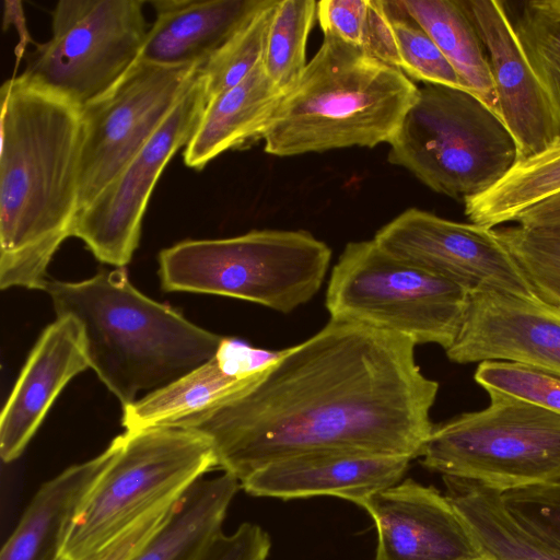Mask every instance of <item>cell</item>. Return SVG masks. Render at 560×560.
Returning a JSON list of instances; mask_svg holds the SVG:
<instances>
[{
	"mask_svg": "<svg viewBox=\"0 0 560 560\" xmlns=\"http://www.w3.org/2000/svg\"><path fill=\"white\" fill-rule=\"evenodd\" d=\"M410 458L347 451L304 453L254 471L241 487L248 494L283 500L332 495L359 506L400 481Z\"/></svg>",
	"mask_w": 560,
	"mask_h": 560,
	"instance_id": "obj_17",
	"label": "cell"
},
{
	"mask_svg": "<svg viewBox=\"0 0 560 560\" xmlns=\"http://www.w3.org/2000/svg\"><path fill=\"white\" fill-rule=\"evenodd\" d=\"M315 0H278L269 26L264 69L272 83L288 92L303 73L306 43L316 16Z\"/></svg>",
	"mask_w": 560,
	"mask_h": 560,
	"instance_id": "obj_27",
	"label": "cell"
},
{
	"mask_svg": "<svg viewBox=\"0 0 560 560\" xmlns=\"http://www.w3.org/2000/svg\"><path fill=\"white\" fill-rule=\"evenodd\" d=\"M57 316L81 325L90 368L122 408L212 359L222 336L203 329L139 290L118 268L90 279H48Z\"/></svg>",
	"mask_w": 560,
	"mask_h": 560,
	"instance_id": "obj_3",
	"label": "cell"
},
{
	"mask_svg": "<svg viewBox=\"0 0 560 560\" xmlns=\"http://www.w3.org/2000/svg\"><path fill=\"white\" fill-rule=\"evenodd\" d=\"M419 88L402 71L331 35L283 94L260 140L267 153L294 156L388 143Z\"/></svg>",
	"mask_w": 560,
	"mask_h": 560,
	"instance_id": "obj_4",
	"label": "cell"
},
{
	"mask_svg": "<svg viewBox=\"0 0 560 560\" xmlns=\"http://www.w3.org/2000/svg\"><path fill=\"white\" fill-rule=\"evenodd\" d=\"M445 494L490 560H560V551L522 526L504 506L501 492L478 482L444 477Z\"/></svg>",
	"mask_w": 560,
	"mask_h": 560,
	"instance_id": "obj_24",
	"label": "cell"
},
{
	"mask_svg": "<svg viewBox=\"0 0 560 560\" xmlns=\"http://www.w3.org/2000/svg\"><path fill=\"white\" fill-rule=\"evenodd\" d=\"M501 499L522 526L560 551V482L510 490Z\"/></svg>",
	"mask_w": 560,
	"mask_h": 560,
	"instance_id": "obj_33",
	"label": "cell"
},
{
	"mask_svg": "<svg viewBox=\"0 0 560 560\" xmlns=\"http://www.w3.org/2000/svg\"><path fill=\"white\" fill-rule=\"evenodd\" d=\"M266 0H151L155 13L140 58L164 66H203Z\"/></svg>",
	"mask_w": 560,
	"mask_h": 560,
	"instance_id": "obj_19",
	"label": "cell"
},
{
	"mask_svg": "<svg viewBox=\"0 0 560 560\" xmlns=\"http://www.w3.org/2000/svg\"><path fill=\"white\" fill-rule=\"evenodd\" d=\"M514 222L528 229H560V192L530 207Z\"/></svg>",
	"mask_w": 560,
	"mask_h": 560,
	"instance_id": "obj_38",
	"label": "cell"
},
{
	"mask_svg": "<svg viewBox=\"0 0 560 560\" xmlns=\"http://www.w3.org/2000/svg\"><path fill=\"white\" fill-rule=\"evenodd\" d=\"M535 292L560 306V229L495 230Z\"/></svg>",
	"mask_w": 560,
	"mask_h": 560,
	"instance_id": "obj_30",
	"label": "cell"
},
{
	"mask_svg": "<svg viewBox=\"0 0 560 560\" xmlns=\"http://www.w3.org/2000/svg\"><path fill=\"white\" fill-rule=\"evenodd\" d=\"M277 2L278 0H266L200 68L206 103L242 82L262 62Z\"/></svg>",
	"mask_w": 560,
	"mask_h": 560,
	"instance_id": "obj_29",
	"label": "cell"
},
{
	"mask_svg": "<svg viewBox=\"0 0 560 560\" xmlns=\"http://www.w3.org/2000/svg\"><path fill=\"white\" fill-rule=\"evenodd\" d=\"M445 352L456 363L504 361L560 377V306L538 294L474 290Z\"/></svg>",
	"mask_w": 560,
	"mask_h": 560,
	"instance_id": "obj_14",
	"label": "cell"
},
{
	"mask_svg": "<svg viewBox=\"0 0 560 560\" xmlns=\"http://www.w3.org/2000/svg\"><path fill=\"white\" fill-rule=\"evenodd\" d=\"M490 404L433 425L421 464L501 493L560 482V416L487 392Z\"/></svg>",
	"mask_w": 560,
	"mask_h": 560,
	"instance_id": "obj_9",
	"label": "cell"
},
{
	"mask_svg": "<svg viewBox=\"0 0 560 560\" xmlns=\"http://www.w3.org/2000/svg\"><path fill=\"white\" fill-rule=\"evenodd\" d=\"M476 560H490V559H488V558H486V557H481V558L476 559Z\"/></svg>",
	"mask_w": 560,
	"mask_h": 560,
	"instance_id": "obj_39",
	"label": "cell"
},
{
	"mask_svg": "<svg viewBox=\"0 0 560 560\" xmlns=\"http://www.w3.org/2000/svg\"><path fill=\"white\" fill-rule=\"evenodd\" d=\"M388 144L389 163L462 201L492 188L517 162L500 116L474 94L439 84L419 89Z\"/></svg>",
	"mask_w": 560,
	"mask_h": 560,
	"instance_id": "obj_6",
	"label": "cell"
},
{
	"mask_svg": "<svg viewBox=\"0 0 560 560\" xmlns=\"http://www.w3.org/2000/svg\"><path fill=\"white\" fill-rule=\"evenodd\" d=\"M462 3L488 51L500 116L516 142L517 162L558 143L560 128L551 101L521 46L504 3Z\"/></svg>",
	"mask_w": 560,
	"mask_h": 560,
	"instance_id": "obj_15",
	"label": "cell"
},
{
	"mask_svg": "<svg viewBox=\"0 0 560 560\" xmlns=\"http://www.w3.org/2000/svg\"><path fill=\"white\" fill-rule=\"evenodd\" d=\"M269 535L258 525L243 523L232 534L220 532L199 560H267Z\"/></svg>",
	"mask_w": 560,
	"mask_h": 560,
	"instance_id": "obj_35",
	"label": "cell"
},
{
	"mask_svg": "<svg viewBox=\"0 0 560 560\" xmlns=\"http://www.w3.org/2000/svg\"><path fill=\"white\" fill-rule=\"evenodd\" d=\"M145 3L58 1L51 13V37L35 45L21 74L82 108L139 59L151 26Z\"/></svg>",
	"mask_w": 560,
	"mask_h": 560,
	"instance_id": "obj_10",
	"label": "cell"
},
{
	"mask_svg": "<svg viewBox=\"0 0 560 560\" xmlns=\"http://www.w3.org/2000/svg\"><path fill=\"white\" fill-rule=\"evenodd\" d=\"M377 530L375 560H476L482 556L446 495L411 479L381 490L362 505Z\"/></svg>",
	"mask_w": 560,
	"mask_h": 560,
	"instance_id": "obj_16",
	"label": "cell"
},
{
	"mask_svg": "<svg viewBox=\"0 0 560 560\" xmlns=\"http://www.w3.org/2000/svg\"><path fill=\"white\" fill-rule=\"evenodd\" d=\"M260 373L253 376L240 375L219 349L202 365L124 407L121 424L126 431L173 427L186 418L212 410L238 396Z\"/></svg>",
	"mask_w": 560,
	"mask_h": 560,
	"instance_id": "obj_22",
	"label": "cell"
},
{
	"mask_svg": "<svg viewBox=\"0 0 560 560\" xmlns=\"http://www.w3.org/2000/svg\"><path fill=\"white\" fill-rule=\"evenodd\" d=\"M374 240L392 255L469 292L492 289L537 294L494 229L410 208L382 226Z\"/></svg>",
	"mask_w": 560,
	"mask_h": 560,
	"instance_id": "obj_13",
	"label": "cell"
},
{
	"mask_svg": "<svg viewBox=\"0 0 560 560\" xmlns=\"http://www.w3.org/2000/svg\"><path fill=\"white\" fill-rule=\"evenodd\" d=\"M240 481L224 472L194 482L174 503L170 516L132 560H199L222 532Z\"/></svg>",
	"mask_w": 560,
	"mask_h": 560,
	"instance_id": "obj_23",
	"label": "cell"
},
{
	"mask_svg": "<svg viewBox=\"0 0 560 560\" xmlns=\"http://www.w3.org/2000/svg\"><path fill=\"white\" fill-rule=\"evenodd\" d=\"M283 94L261 62L242 82L208 101L184 149L186 166L200 171L223 152L260 140Z\"/></svg>",
	"mask_w": 560,
	"mask_h": 560,
	"instance_id": "obj_21",
	"label": "cell"
},
{
	"mask_svg": "<svg viewBox=\"0 0 560 560\" xmlns=\"http://www.w3.org/2000/svg\"><path fill=\"white\" fill-rule=\"evenodd\" d=\"M560 192V141L518 161L492 188L464 201L470 223L493 229Z\"/></svg>",
	"mask_w": 560,
	"mask_h": 560,
	"instance_id": "obj_26",
	"label": "cell"
},
{
	"mask_svg": "<svg viewBox=\"0 0 560 560\" xmlns=\"http://www.w3.org/2000/svg\"><path fill=\"white\" fill-rule=\"evenodd\" d=\"M415 347L395 332L330 319L238 396L173 427L203 435L217 468L240 483L272 462L312 452L413 459L433 429L439 390Z\"/></svg>",
	"mask_w": 560,
	"mask_h": 560,
	"instance_id": "obj_1",
	"label": "cell"
},
{
	"mask_svg": "<svg viewBox=\"0 0 560 560\" xmlns=\"http://www.w3.org/2000/svg\"><path fill=\"white\" fill-rule=\"evenodd\" d=\"M200 68L158 65L139 57L114 86L80 108L78 212L155 133L195 82Z\"/></svg>",
	"mask_w": 560,
	"mask_h": 560,
	"instance_id": "obj_11",
	"label": "cell"
},
{
	"mask_svg": "<svg viewBox=\"0 0 560 560\" xmlns=\"http://www.w3.org/2000/svg\"><path fill=\"white\" fill-rule=\"evenodd\" d=\"M469 291L405 261L374 238L346 245L328 281L330 319L401 335L448 349L463 323Z\"/></svg>",
	"mask_w": 560,
	"mask_h": 560,
	"instance_id": "obj_8",
	"label": "cell"
},
{
	"mask_svg": "<svg viewBox=\"0 0 560 560\" xmlns=\"http://www.w3.org/2000/svg\"><path fill=\"white\" fill-rule=\"evenodd\" d=\"M331 249L310 232L255 230L187 240L159 254L165 291L223 295L289 313L320 289Z\"/></svg>",
	"mask_w": 560,
	"mask_h": 560,
	"instance_id": "obj_5",
	"label": "cell"
},
{
	"mask_svg": "<svg viewBox=\"0 0 560 560\" xmlns=\"http://www.w3.org/2000/svg\"><path fill=\"white\" fill-rule=\"evenodd\" d=\"M361 48L375 59L399 69L396 37L384 0H368Z\"/></svg>",
	"mask_w": 560,
	"mask_h": 560,
	"instance_id": "obj_37",
	"label": "cell"
},
{
	"mask_svg": "<svg viewBox=\"0 0 560 560\" xmlns=\"http://www.w3.org/2000/svg\"><path fill=\"white\" fill-rule=\"evenodd\" d=\"M398 2L432 37L465 89L500 116L489 58L462 0Z\"/></svg>",
	"mask_w": 560,
	"mask_h": 560,
	"instance_id": "obj_25",
	"label": "cell"
},
{
	"mask_svg": "<svg viewBox=\"0 0 560 560\" xmlns=\"http://www.w3.org/2000/svg\"><path fill=\"white\" fill-rule=\"evenodd\" d=\"M368 0L317 1L316 18L324 34H331L361 48Z\"/></svg>",
	"mask_w": 560,
	"mask_h": 560,
	"instance_id": "obj_36",
	"label": "cell"
},
{
	"mask_svg": "<svg viewBox=\"0 0 560 560\" xmlns=\"http://www.w3.org/2000/svg\"><path fill=\"white\" fill-rule=\"evenodd\" d=\"M206 105L200 71L155 133L82 210L72 225L102 262L118 268L132 258L152 191L170 160L191 138Z\"/></svg>",
	"mask_w": 560,
	"mask_h": 560,
	"instance_id": "obj_12",
	"label": "cell"
},
{
	"mask_svg": "<svg viewBox=\"0 0 560 560\" xmlns=\"http://www.w3.org/2000/svg\"><path fill=\"white\" fill-rule=\"evenodd\" d=\"M385 3L396 37L399 70L409 79L427 84L467 91L432 37L405 11L398 0Z\"/></svg>",
	"mask_w": 560,
	"mask_h": 560,
	"instance_id": "obj_31",
	"label": "cell"
},
{
	"mask_svg": "<svg viewBox=\"0 0 560 560\" xmlns=\"http://www.w3.org/2000/svg\"><path fill=\"white\" fill-rule=\"evenodd\" d=\"M512 24L560 128V0L523 2Z\"/></svg>",
	"mask_w": 560,
	"mask_h": 560,
	"instance_id": "obj_28",
	"label": "cell"
},
{
	"mask_svg": "<svg viewBox=\"0 0 560 560\" xmlns=\"http://www.w3.org/2000/svg\"><path fill=\"white\" fill-rule=\"evenodd\" d=\"M175 502L152 510L126 530L79 560H132L165 523Z\"/></svg>",
	"mask_w": 560,
	"mask_h": 560,
	"instance_id": "obj_34",
	"label": "cell"
},
{
	"mask_svg": "<svg viewBox=\"0 0 560 560\" xmlns=\"http://www.w3.org/2000/svg\"><path fill=\"white\" fill-rule=\"evenodd\" d=\"M114 453L112 441L96 457L44 482L3 545L0 560H59L80 504Z\"/></svg>",
	"mask_w": 560,
	"mask_h": 560,
	"instance_id": "obj_20",
	"label": "cell"
},
{
	"mask_svg": "<svg viewBox=\"0 0 560 560\" xmlns=\"http://www.w3.org/2000/svg\"><path fill=\"white\" fill-rule=\"evenodd\" d=\"M113 442L115 453L80 504L59 560L85 557L217 468L210 442L190 430L153 427Z\"/></svg>",
	"mask_w": 560,
	"mask_h": 560,
	"instance_id": "obj_7",
	"label": "cell"
},
{
	"mask_svg": "<svg viewBox=\"0 0 560 560\" xmlns=\"http://www.w3.org/2000/svg\"><path fill=\"white\" fill-rule=\"evenodd\" d=\"M0 98V287L44 290L79 209L81 113L21 73Z\"/></svg>",
	"mask_w": 560,
	"mask_h": 560,
	"instance_id": "obj_2",
	"label": "cell"
},
{
	"mask_svg": "<svg viewBox=\"0 0 560 560\" xmlns=\"http://www.w3.org/2000/svg\"><path fill=\"white\" fill-rule=\"evenodd\" d=\"M475 381L486 392H497L530 402L560 416V377L504 361L480 362Z\"/></svg>",
	"mask_w": 560,
	"mask_h": 560,
	"instance_id": "obj_32",
	"label": "cell"
},
{
	"mask_svg": "<svg viewBox=\"0 0 560 560\" xmlns=\"http://www.w3.org/2000/svg\"><path fill=\"white\" fill-rule=\"evenodd\" d=\"M90 368L81 325L57 316L32 349L0 420V455L4 463L21 456L59 393Z\"/></svg>",
	"mask_w": 560,
	"mask_h": 560,
	"instance_id": "obj_18",
	"label": "cell"
}]
</instances>
